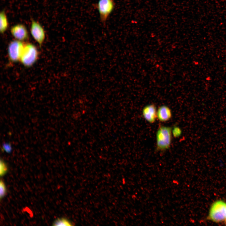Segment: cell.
Returning <instances> with one entry per match:
<instances>
[{
	"label": "cell",
	"mask_w": 226,
	"mask_h": 226,
	"mask_svg": "<svg viewBox=\"0 0 226 226\" xmlns=\"http://www.w3.org/2000/svg\"><path fill=\"white\" fill-rule=\"evenodd\" d=\"M225 221V223H226V221Z\"/></svg>",
	"instance_id": "17"
},
{
	"label": "cell",
	"mask_w": 226,
	"mask_h": 226,
	"mask_svg": "<svg viewBox=\"0 0 226 226\" xmlns=\"http://www.w3.org/2000/svg\"><path fill=\"white\" fill-rule=\"evenodd\" d=\"M225 221H226V204L225 206Z\"/></svg>",
	"instance_id": "16"
},
{
	"label": "cell",
	"mask_w": 226,
	"mask_h": 226,
	"mask_svg": "<svg viewBox=\"0 0 226 226\" xmlns=\"http://www.w3.org/2000/svg\"><path fill=\"white\" fill-rule=\"evenodd\" d=\"M157 110L154 104L146 105L143 109L142 113L143 118L150 123H154L157 118Z\"/></svg>",
	"instance_id": "8"
},
{
	"label": "cell",
	"mask_w": 226,
	"mask_h": 226,
	"mask_svg": "<svg viewBox=\"0 0 226 226\" xmlns=\"http://www.w3.org/2000/svg\"><path fill=\"white\" fill-rule=\"evenodd\" d=\"M8 171V167L6 164L1 159L0 163V175L1 176H4Z\"/></svg>",
	"instance_id": "12"
},
{
	"label": "cell",
	"mask_w": 226,
	"mask_h": 226,
	"mask_svg": "<svg viewBox=\"0 0 226 226\" xmlns=\"http://www.w3.org/2000/svg\"><path fill=\"white\" fill-rule=\"evenodd\" d=\"M182 134L181 128L178 126H175L172 129V136L174 137L177 138L180 137Z\"/></svg>",
	"instance_id": "14"
},
{
	"label": "cell",
	"mask_w": 226,
	"mask_h": 226,
	"mask_svg": "<svg viewBox=\"0 0 226 226\" xmlns=\"http://www.w3.org/2000/svg\"><path fill=\"white\" fill-rule=\"evenodd\" d=\"M10 33L15 40L19 41H24L29 38L26 27L22 24H18L12 26L10 29Z\"/></svg>",
	"instance_id": "7"
},
{
	"label": "cell",
	"mask_w": 226,
	"mask_h": 226,
	"mask_svg": "<svg viewBox=\"0 0 226 226\" xmlns=\"http://www.w3.org/2000/svg\"><path fill=\"white\" fill-rule=\"evenodd\" d=\"M25 43L16 40L12 41L8 45V54L9 59L13 62L20 61Z\"/></svg>",
	"instance_id": "4"
},
{
	"label": "cell",
	"mask_w": 226,
	"mask_h": 226,
	"mask_svg": "<svg viewBox=\"0 0 226 226\" xmlns=\"http://www.w3.org/2000/svg\"><path fill=\"white\" fill-rule=\"evenodd\" d=\"M9 23L7 14L4 10L2 11L0 13V32L4 34L7 30Z\"/></svg>",
	"instance_id": "10"
},
{
	"label": "cell",
	"mask_w": 226,
	"mask_h": 226,
	"mask_svg": "<svg viewBox=\"0 0 226 226\" xmlns=\"http://www.w3.org/2000/svg\"><path fill=\"white\" fill-rule=\"evenodd\" d=\"M7 190L5 183L1 179L0 181V198L2 199L6 195Z\"/></svg>",
	"instance_id": "13"
},
{
	"label": "cell",
	"mask_w": 226,
	"mask_h": 226,
	"mask_svg": "<svg viewBox=\"0 0 226 226\" xmlns=\"http://www.w3.org/2000/svg\"><path fill=\"white\" fill-rule=\"evenodd\" d=\"M3 148L5 151L8 153H10L11 150V146L8 144H4L3 146Z\"/></svg>",
	"instance_id": "15"
},
{
	"label": "cell",
	"mask_w": 226,
	"mask_h": 226,
	"mask_svg": "<svg viewBox=\"0 0 226 226\" xmlns=\"http://www.w3.org/2000/svg\"><path fill=\"white\" fill-rule=\"evenodd\" d=\"M172 128L170 126L160 125L156 133V149L163 152L170 147L172 141Z\"/></svg>",
	"instance_id": "1"
},
{
	"label": "cell",
	"mask_w": 226,
	"mask_h": 226,
	"mask_svg": "<svg viewBox=\"0 0 226 226\" xmlns=\"http://www.w3.org/2000/svg\"><path fill=\"white\" fill-rule=\"evenodd\" d=\"M39 52L36 47L31 43H25L20 62L25 67L32 66L38 60Z\"/></svg>",
	"instance_id": "2"
},
{
	"label": "cell",
	"mask_w": 226,
	"mask_h": 226,
	"mask_svg": "<svg viewBox=\"0 0 226 226\" xmlns=\"http://www.w3.org/2000/svg\"><path fill=\"white\" fill-rule=\"evenodd\" d=\"M172 117L171 110L167 105H161L157 110V118L161 122L167 121L171 119Z\"/></svg>",
	"instance_id": "9"
},
{
	"label": "cell",
	"mask_w": 226,
	"mask_h": 226,
	"mask_svg": "<svg viewBox=\"0 0 226 226\" xmlns=\"http://www.w3.org/2000/svg\"><path fill=\"white\" fill-rule=\"evenodd\" d=\"M53 226H72L73 224L71 221L65 218H57L53 222Z\"/></svg>",
	"instance_id": "11"
},
{
	"label": "cell",
	"mask_w": 226,
	"mask_h": 226,
	"mask_svg": "<svg viewBox=\"0 0 226 226\" xmlns=\"http://www.w3.org/2000/svg\"><path fill=\"white\" fill-rule=\"evenodd\" d=\"M115 7L113 0H99L95 5L97 9L101 21L105 23L113 11Z\"/></svg>",
	"instance_id": "5"
},
{
	"label": "cell",
	"mask_w": 226,
	"mask_h": 226,
	"mask_svg": "<svg viewBox=\"0 0 226 226\" xmlns=\"http://www.w3.org/2000/svg\"><path fill=\"white\" fill-rule=\"evenodd\" d=\"M226 204L221 200L214 202L210 209L208 218L216 223L225 220Z\"/></svg>",
	"instance_id": "3"
},
{
	"label": "cell",
	"mask_w": 226,
	"mask_h": 226,
	"mask_svg": "<svg viewBox=\"0 0 226 226\" xmlns=\"http://www.w3.org/2000/svg\"><path fill=\"white\" fill-rule=\"evenodd\" d=\"M31 34L38 43L40 47L43 43L46 37L45 32L44 28L38 21L32 19L30 28Z\"/></svg>",
	"instance_id": "6"
}]
</instances>
